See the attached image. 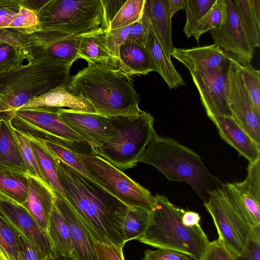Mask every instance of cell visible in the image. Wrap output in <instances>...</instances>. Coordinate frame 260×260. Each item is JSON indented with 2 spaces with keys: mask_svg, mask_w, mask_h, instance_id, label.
I'll return each instance as SVG.
<instances>
[{
  "mask_svg": "<svg viewBox=\"0 0 260 260\" xmlns=\"http://www.w3.org/2000/svg\"><path fill=\"white\" fill-rule=\"evenodd\" d=\"M216 0H185L186 20L183 32L187 38L192 35L197 23L207 14Z\"/></svg>",
  "mask_w": 260,
  "mask_h": 260,
  "instance_id": "74e56055",
  "label": "cell"
},
{
  "mask_svg": "<svg viewBox=\"0 0 260 260\" xmlns=\"http://www.w3.org/2000/svg\"><path fill=\"white\" fill-rule=\"evenodd\" d=\"M13 228L17 237L18 260L46 259L41 251L34 244Z\"/></svg>",
  "mask_w": 260,
  "mask_h": 260,
  "instance_id": "f6af8a7d",
  "label": "cell"
},
{
  "mask_svg": "<svg viewBox=\"0 0 260 260\" xmlns=\"http://www.w3.org/2000/svg\"><path fill=\"white\" fill-rule=\"evenodd\" d=\"M27 175L5 170L0 171V192L12 200L23 205L28 192Z\"/></svg>",
  "mask_w": 260,
  "mask_h": 260,
  "instance_id": "d6a6232c",
  "label": "cell"
},
{
  "mask_svg": "<svg viewBox=\"0 0 260 260\" xmlns=\"http://www.w3.org/2000/svg\"><path fill=\"white\" fill-rule=\"evenodd\" d=\"M24 60L17 34L7 29H0V74L23 65Z\"/></svg>",
  "mask_w": 260,
  "mask_h": 260,
  "instance_id": "f1b7e54d",
  "label": "cell"
},
{
  "mask_svg": "<svg viewBox=\"0 0 260 260\" xmlns=\"http://www.w3.org/2000/svg\"><path fill=\"white\" fill-rule=\"evenodd\" d=\"M200 219L199 213L192 211H185L182 217L183 224L187 226L199 225Z\"/></svg>",
  "mask_w": 260,
  "mask_h": 260,
  "instance_id": "f5cc1de1",
  "label": "cell"
},
{
  "mask_svg": "<svg viewBox=\"0 0 260 260\" xmlns=\"http://www.w3.org/2000/svg\"><path fill=\"white\" fill-rule=\"evenodd\" d=\"M1 113H0V116H1Z\"/></svg>",
  "mask_w": 260,
  "mask_h": 260,
  "instance_id": "680465c9",
  "label": "cell"
},
{
  "mask_svg": "<svg viewBox=\"0 0 260 260\" xmlns=\"http://www.w3.org/2000/svg\"><path fill=\"white\" fill-rule=\"evenodd\" d=\"M127 0H102L108 29L110 24Z\"/></svg>",
  "mask_w": 260,
  "mask_h": 260,
  "instance_id": "816d5d0a",
  "label": "cell"
},
{
  "mask_svg": "<svg viewBox=\"0 0 260 260\" xmlns=\"http://www.w3.org/2000/svg\"><path fill=\"white\" fill-rule=\"evenodd\" d=\"M147 227L137 240L150 246L184 254L201 260L210 243L200 224L187 226L182 222L185 210L173 204L168 197L156 194Z\"/></svg>",
  "mask_w": 260,
  "mask_h": 260,
  "instance_id": "277c9868",
  "label": "cell"
},
{
  "mask_svg": "<svg viewBox=\"0 0 260 260\" xmlns=\"http://www.w3.org/2000/svg\"><path fill=\"white\" fill-rule=\"evenodd\" d=\"M70 109L75 111L95 113L92 104L81 95L77 96L61 84L48 92L30 100L21 109L29 108Z\"/></svg>",
  "mask_w": 260,
  "mask_h": 260,
  "instance_id": "44dd1931",
  "label": "cell"
},
{
  "mask_svg": "<svg viewBox=\"0 0 260 260\" xmlns=\"http://www.w3.org/2000/svg\"><path fill=\"white\" fill-rule=\"evenodd\" d=\"M45 260H52V259H51V257H50V258H46Z\"/></svg>",
  "mask_w": 260,
  "mask_h": 260,
  "instance_id": "6f0895ef",
  "label": "cell"
},
{
  "mask_svg": "<svg viewBox=\"0 0 260 260\" xmlns=\"http://www.w3.org/2000/svg\"><path fill=\"white\" fill-rule=\"evenodd\" d=\"M204 205L212 217L218 239L236 256L246 257L253 229L222 187L211 193Z\"/></svg>",
  "mask_w": 260,
  "mask_h": 260,
  "instance_id": "30bf717a",
  "label": "cell"
},
{
  "mask_svg": "<svg viewBox=\"0 0 260 260\" xmlns=\"http://www.w3.org/2000/svg\"><path fill=\"white\" fill-rule=\"evenodd\" d=\"M133 24L118 28L111 29L108 31L107 30V39L108 47L119 63V65L120 49L126 40L127 36Z\"/></svg>",
  "mask_w": 260,
  "mask_h": 260,
  "instance_id": "bcb514c9",
  "label": "cell"
},
{
  "mask_svg": "<svg viewBox=\"0 0 260 260\" xmlns=\"http://www.w3.org/2000/svg\"><path fill=\"white\" fill-rule=\"evenodd\" d=\"M75 153L110 194L127 207L151 211L155 197L147 189L100 156L76 150Z\"/></svg>",
  "mask_w": 260,
  "mask_h": 260,
  "instance_id": "ba28073f",
  "label": "cell"
},
{
  "mask_svg": "<svg viewBox=\"0 0 260 260\" xmlns=\"http://www.w3.org/2000/svg\"><path fill=\"white\" fill-rule=\"evenodd\" d=\"M201 260H240L218 238L210 242Z\"/></svg>",
  "mask_w": 260,
  "mask_h": 260,
  "instance_id": "ee69618b",
  "label": "cell"
},
{
  "mask_svg": "<svg viewBox=\"0 0 260 260\" xmlns=\"http://www.w3.org/2000/svg\"><path fill=\"white\" fill-rule=\"evenodd\" d=\"M17 237L13 226L0 214V252L8 260H18Z\"/></svg>",
  "mask_w": 260,
  "mask_h": 260,
  "instance_id": "ab89813d",
  "label": "cell"
},
{
  "mask_svg": "<svg viewBox=\"0 0 260 260\" xmlns=\"http://www.w3.org/2000/svg\"><path fill=\"white\" fill-rule=\"evenodd\" d=\"M0 260H8L3 254L0 252Z\"/></svg>",
  "mask_w": 260,
  "mask_h": 260,
  "instance_id": "9f6ffc18",
  "label": "cell"
},
{
  "mask_svg": "<svg viewBox=\"0 0 260 260\" xmlns=\"http://www.w3.org/2000/svg\"><path fill=\"white\" fill-rule=\"evenodd\" d=\"M226 17L224 0H216L207 14L197 23L191 36L199 42L203 34L212 30H219L224 24Z\"/></svg>",
  "mask_w": 260,
  "mask_h": 260,
  "instance_id": "e575fe53",
  "label": "cell"
},
{
  "mask_svg": "<svg viewBox=\"0 0 260 260\" xmlns=\"http://www.w3.org/2000/svg\"><path fill=\"white\" fill-rule=\"evenodd\" d=\"M152 0H145L141 18L133 24L126 40L145 46L147 34V26L151 18Z\"/></svg>",
  "mask_w": 260,
  "mask_h": 260,
  "instance_id": "b9f144b4",
  "label": "cell"
},
{
  "mask_svg": "<svg viewBox=\"0 0 260 260\" xmlns=\"http://www.w3.org/2000/svg\"><path fill=\"white\" fill-rule=\"evenodd\" d=\"M19 0H0V29L6 28L18 13Z\"/></svg>",
  "mask_w": 260,
  "mask_h": 260,
  "instance_id": "7dc6e473",
  "label": "cell"
},
{
  "mask_svg": "<svg viewBox=\"0 0 260 260\" xmlns=\"http://www.w3.org/2000/svg\"><path fill=\"white\" fill-rule=\"evenodd\" d=\"M169 10L171 17L179 10L184 9L185 0H169Z\"/></svg>",
  "mask_w": 260,
  "mask_h": 260,
  "instance_id": "db71d44e",
  "label": "cell"
},
{
  "mask_svg": "<svg viewBox=\"0 0 260 260\" xmlns=\"http://www.w3.org/2000/svg\"><path fill=\"white\" fill-rule=\"evenodd\" d=\"M230 57L217 67L201 70L191 74L209 118L213 116L232 117L226 98V75Z\"/></svg>",
  "mask_w": 260,
  "mask_h": 260,
  "instance_id": "5bb4252c",
  "label": "cell"
},
{
  "mask_svg": "<svg viewBox=\"0 0 260 260\" xmlns=\"http://www.w3.org/2000/svg\"><path fill=\"white\" fill-rule=\"evenodd\" d=\"M145 0H127L111 21L107 31L133 24L142 17Z\"/></svg>",
  "mask_w": 260,
  "mask_h": 260,
  "instance_id": "8d00e7d4",
  "label": "cell"
},
{
  "mask_svg": "<svg viewBox=\"0 0 260 260\" xmlns=\"http://www.w3.org/2000/svg\"><path fill=\"white\" fill-rule=\"evenodd\" d=\"M145 47L155 63L157 72L161 75L170 89L176 88L185 84L156 38L152 28L151 18L147 26Z\"/></svg>",
  "mask_w": 260,
  "mask_h": 260,
  "instance_id": "cb8c5ba5",
  "label": "cell"
},
{
  "mask_svg": "<svg viewBox=\"0 0 260 260\" xmlns=\"http://www.w3.org/2000/svg\"><path fill=\"white\" fill-rule=\"evenodd\" d=\"M138 162L156 168L170 181L188 184L204 202L223 183L206 168L201 157L175 140L156 135Z\"/></svg>",
  "mask_w": 260,
  "mask_h": 260,
  "instance_id": "3957f363",
  "label": "cell"
},
{
  "mask_svg": "<svg viewBox=\"0 0 260 260\" xmlns=\"http://www.w3.org/2000/svg\"><path fill=\"white\" fill-rule=\"evenodd\" d=\"M86 61V67L70 77L67 88L72 93L82 96L95 113L102 116L132 115L141 111L140 95L131 76L105 63Z\"/></svg>",
  "mask_w": 260,
  "mask_h": 260,
  "instance_id": "7a4b0ae2",
  "label": "cell"
},
{
  "mask_svg": "<svg viewBox=\"0 0 260 260\" xmlns=\"http://www.w3.org/2000/svg\"><path fill=\"white\" fill-rule=\"evenodd\" d=\"M249 38L255 48L260 46V0H234Z\"/></svg>",
  "mask_w": 260,
  "mask_h": 260,
  "instance_id": "4dcf8cb0",
  "label": "cell"
},
{
  "mask_svg": "<svg viewBox=\"0 0 260 260\" xmlns=\"http://www.w3.org/2000/svg\"><path fill=\"white\" fill-rule=\"evenodd\" d=\"M169 0H152L151 22L155 36L169 59L173 48Z\"/></svg>",
  "mask_w": 260,
  "mask_h": 260,
  "instance_id": "484cf974",
  "label": "cell"
},
{
  "mask_svg": "<svg viewBox=\"0 0 260 260\" xmlns=\"http://www.w3.org/2000/svg\"><path fill=\"white\" fill-rule=\"evenodd\" d=\"M52 260H76L73 256H68L63 255H56L51 257Z\"/></svg>",
  "mask_w": 260,
  "mask_h": 260,
  "instance_id": "11a10c76",
  "label": "cell"
},
{
  "mask_svg": "<svg viewBox=\"0 0 260 260\" xmlns=\"http://www.w3.org/2000/svg\"><path fill=\"white\" fill-rule=\"evenodd\" d=\"M240 63L230 55L226 75V98L232 117L256 143L260 144V115L243 85Z\"/></svg>",
  "mask_w": 260,
  "mask_h": 260,
  "instance_id": "7c38bea8",
  "label": "cell"
},
{
  "mask_svg": "<svg viewBox=\"0 0 260 260\" xmlns=\"http://www.w3.org/2000/svg\"><path fill=\"white\" fill-rule=\"evenodd\" d=\"M57 113L68 125L85 139L92 150L114 135L108 117L66 108H57Z\"/></svg>",
  "mask_w": 260,
  "mask_h": 260,
  "instance_id": "2e32d148",
  "label": "cell"
},
{
  "mask_svg": "<svg viewBox=\"0 0 260 260\" xmlns=\"http://www.w3.org/2000/svg\"><path fill=\"white\" fill-rule=\"evenodd\" d=\"M17 34L28 62L44 57L66 62H74L78 59L80 35L52 29H41L29 35Z\"/></svg>",
  "mask_w": 260,
  "mask_h": 260,
  "instance_id": "8fae6325",
  "label": "cell"
},
{
  "mask_svg": "<svg viewBox=\"0 0 260 260\" xmlns=\"http://www.w3.org/2000/svg\"><path fill=\"white\" fill-rule=\"evenodd\" d=\"M5 29L22 35H29L41 30L36 13L21 5L18 13Z\"/></svg>",
  "mask_w": 260,
  "mask_h": 260,
  "instance_id": "d590c367",
  "label": "cell"
},
{
  "mask_svg": "<svg viewBox=\"0 0 260 260\" xmlns=\"http://www.w3.org/2000/svg\"><path fill=\"white\" fill-rule=\"evenodd\" d=\"M78 55V59L105 63L114 69L119 68V63L108 47L105 29L80 35Z\"/></svg>",
  "mask_w": 260,
  "mask_h": 260,
  "instance_id": "603a6c76",
  "label": "cell"
},
{
  "mask_svg": "<svg viewBox=\"0 0 260 260\" xmlns=\"http://www.w3.org/2000/svg\"><path fill=\"white\" fill-rule=\"evenodd\" d=\"M108 117L114 135L92 150L93 154L101 156L120 170L135 167L157 135L153 117L141 110L135 115Z\"/></svg>",
  "mask_w": 260,
  "mask_h": 260,
  "instance_id": "8992f818",
  "label": "cell"
},
{
  "mask_svg": "<svg viewBox=\"0 0 260 260\" xmlns=\"http://www.w3.org/2000/svg\"><path fill=\"white\" fill-rule=\"evenodd\" d=\"M239 69L244 88L260 115V71L250 63L244 66L240 63Z\"/></svg>",
  "mask_w": 260,
  "mask_h": 260,
  "instance_id": "f35d334b",
  "label": "cell"
},
{
  "mask_svg": "<svg viewBox=\"0 0 260 260\" xmlns=\"http://www.w3.org/2000/svg\"><path fill=\"white\" fill-rule=\"evenodd\" d=\"M210 119L215 125L221 138L249 162L260 158V144L254 141L232 117L213 116Z\"/></svg>",
  "mask_w": 260,
  "mask_h": 260,
  "instance_id": "ac0fdd59",
  "label": "cell"
},
{
  "mask_svg": "<svg viewBox=\"0 0 260 260\" xmlns=\"http://www.w3.org/2000/svg\"><path fill=\"white\" fill-rule=\"evenodd\" d=\"M171 56L182 63L191 75L196 71L215 68L223 64L228 60L230 55L213 44L190 48L173 47Z\"/></svg>",
  "mask_w": 260,
  "mask_h": 260,
  "instance_id": "d6986e66",
  "label": "cell"
},
{
  "mask_svg": "<svg viewBox=\"0 0 260 260\" xmlns=\"http://www.w3.org/2000/svg\"><path fill=\"white\" fill-rule=\"evenodd\" d=\"M222 188L252 229L260 226V201L241 189L237 182L223 184Z\"/></svg>",
  "mask_w": 260,
  "mask_h": 260,
  "instance_id": "4316f807",
  "label": "cell"
},
{
  "mask_svg": "<svg viewBox=\"0 0 260 260\" xmlns=\"http://www.w3.org/2000/svg\"><path fill=\"white\" fill-rule=\"evenodd\" d=\"M73 63L44 57L0 74V113L15 112L30 100L67 85Z\"/></svg>",
  "mask_w": 260,
  "mask_h": 260,
  "instance_id": "5b68a950",
  "label": "cell"
},
{
  "mask_svg": "<svg viewBox=\"0 0 260 260\" xmlns=\"http://www.w3.org/2000/svg\"><path fill=\"white\" fill-rule=\"evenodd\" d=\"M27 137L46 182L54 193L65 199L53 156L38 140Z\"/></svg>",
  "mask_w": 260,
  "mask_h": 260,
  "instance_id": "f546056e",
  "label": "cell"
},
{
  "mask_svg": "<svg viewBox=\"0 0 260 260\" xmlns=\"http://www.w3.org/2000/svg\"><path fill=\"white\" fill-rule=\"evenodd\" d=\"M27 176L29 183L28 195L22 205L40 226L47 232L55 194L46 183L30 175Z\"/></svg>",
  "mask_w": 260,
  "mask_h": 260,
  "instance_id": "ffe728a7",
  "label": "cell"
},
{
  "mask_svg": "<svg viewBox=\"0 0 260 260\" xmlns=\"http://www.w3.org/2000/svg\"><path fill=\"white\" fill-rule=\"evenodd\" d=\"M54 203L68 225L72 242V256L76 260H98L95 241L66 199L57 193Z\"/></svg>",
  "mask_w": 260,
  "mask_h": 260,
  "instance_id": "e0dca14e",
  "label": "cell"
},
{
  "mask_svg": "<svg viewBox=\"0 0 260 260\" xmlns=\"http://www.w3.org/2000/svg\"><path fill=\"white\" fill-rule=\"evenodd\" d=\"M47 232L55 255L72 256L73 248L69 227L54 203L49 216Z\"/></svg>",
  "mask_w": 260,
  "mask_h": 260,
  "instance_id": "83f0119b",
  "label": "cell"
},
{
  "mask_svg": "<svg viewBox=\"0 0 260 260\" xmlns=\"http://www.w3.org/2000/svg\"><path fill=\"white\" fill-rule=\"evenodd\" d=\"M5 114L12 127L27 137L62 145L87 143L60 118L57 108H23Z\"/></svg>",
  "mask_w": 260,
  "mask_h": 260,
  "instance_id": "9c48e42d",
  "label": "cell"
},
{
  "mask_svg": "<svg viewBox=\"0 0 260 260\" xmlns=\"http://www.w3.org/2000/svg\"><path fill=\"white\" fill-rule=\"evenodd\" d=\"M119 68L129 76L146 75L157 69L145 46L126 40L119 51Z\"/></svg>",
  "mask_w": 260,
  "mask_h": 260,
  "instance_id": "d4e9b609",
  "label": "cell"
},
{
  "mask_svg": "<svg viewBox=\"0 0 260 260\" xmlns=\"http://www.w3.org/2000/svg\"><path fill=\"white\" fill-rule=\"evenodd\" d=\"M13 129L27 167L28 175L36 177L47 184L39 167L28 138L20 132L14 128Z\"/></svg>",
  "mask_w": 260,
  "mask_h": 260,
  "instance_id": "60d3db41",
  "label": "cell"
},
{
  "mask_svg": "<svg viewBox=\"0 0 260 260\" xmlns=\"http://www.w3.org/2000/svg\"><path fill=\"white\" fill-rule=\"evenodd\" d=\"M0 214L34 244L45 258L55 253L47 233L43 230L26 208L0 192Z\"/></svg>",
  "mask_w": 260,
  "mask_h": 260,
  "instance_id": "9a60e30c",
  "label": "cell"
},
{
  "mask_svg": "<svg viewBox=\"0 0 260 260\" xmlns=\"http://www.w3.org/2000/svg\"><path fill=\"white\" fill-rule=\"evenodd\" d=\"M150 212L139 207H128L123 224L124 242L137 240L145 231Z\"/></svg>",
  "mask_w": 260,
  "mask_h": 260,
  "instance_id": "836d02e7",
  "label": "cell"
},
{
  "mask_svg": "<svg viewBox=\"0 0 260 260\" xmlns=\"http://www.w3.org/2000/svg\"><path fill=\"white\" fill-rule=\"evenodd\" d=\"M98 260H124L122 248L95 241Z\"/></svg>",
  "mask_w": 260,
  "mask_h": 260,
  "instance_id": "c3c4849f",
  "label": "cell"
},
{
  "mask_svg": "<svg viewBox=\"0 0 260 260\" xmlns=\"http://www.w3.org/2000/svg\"><path fill=\"white\" fill-rule=\"evenodd\" d=\"M245 260H260V226L253 229Z\"/></svg>",
  "mask_w": 260,
  "mask_h": 260,
  "instance_id": "f907efd6",
  "label": "cell"
},
{
  "mask_svg": "<svg viewBox=\"0 0 260 260\" xmlns=\"http://www.w3.org/2000/svg\"><path fill=\"white\" fill-rule=\"evenodd\" d=\"M53 157L65 199L94 240L123 248V224L128 207Z\"/></svg>",
  "mask_w": 260,
  "mask_h": 260,
  "instance_id": "6da1fadb",
  "label": "cell"
},
{
  "mask_svg": "<svg viewBox=\"0 0 260 260\" xmlns=\"http://www.w3.org/2000/svg\"><path fill=\"white\" fill-rule=\"evenodd\" d=\"M226 17L218 30H210L215 44L244 66L250 64L253 57V46L234 0H224Z\"/></svg>",
  "mask_w": 260,
  "mask_h": 260,
  "instance_id": "4fadbf2b",
  "label": "cell"
},
{
  "mask_svg": "<svg viewBox=\"0 0 260 260\" xmlns=\"http://www.w3.org/2000/svg\"><path fill=\"white\" fill-rule=\"evenodd\" d=\"M142 260H192L184 254L167 250L158 249L155 250L150 249L144 251V256Z\"/></svg>",
  "mask_w": 260,
  "mask_h": 260,
  "instance_id": "681fc988",
  "label": "cell"
},
{
  "mask_svg": "<svg viewBox=\"0 0 260 260\" xmlns=\"http://www.w3.org/2000/svg\"><path fill=\"white\" fill-rule=\"evenodd\" d=\"M237 183L241 189L260 201V158L249 162L245 179Z\"/></svg>",
  "mask_w": 260,
  "mask_h": 260,
  "instance_id": "7bdbcfd3",
  "label": "cell"
},
{
  "mask_svg": "<svg viewBox=\"0 0 260 260\" xmlns=\"http://www.w3.org/2000/svg\"><path fill=\"white\" fill-rule=\"evenodd\" d=\"M36 140L54 156L70 166L82 176L104 189L101 183L89 171L84 164L75 154L74 149L51 141L43 139Z\"/></svg>",
  "mask_w": 260,
  "mask_h": 260,
  "instance_id": "1f68e13d",
  "label": "cell"
},
{
  "mask_svg": "<svg viewBox=\"0 0 260 260\" xmlns=\"http://www.w3.org/2000/svg\"><path fill=\"white\" fill-rule=\"evenodd\" d=\"M9 170L25 175L28 171L13 128L5 113L0 116V171Z\"/></svg>",
  "mask_w": 260,
  "mask_h": 260,
  "instance_id": "7402d4cb",
  "label": "cell"
},
{
  "mask_svg": "<svg viewBox=\"0 0 260 260\" xmlns=\"http://www.w3.org/2000/svg\"><path fill=\"white\" fill-rule=\"evenodd\" d=\"M36 13L41 29L74 36L108 30L102 0H46Z\"/></svg>",
  "mask_w": 260,
  "mask_h": 260,
  "instance_id": "52a82bcc",
  "label": "cell"
}]
</instances>
